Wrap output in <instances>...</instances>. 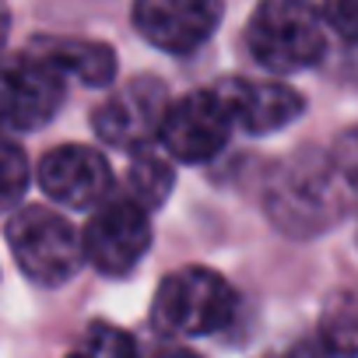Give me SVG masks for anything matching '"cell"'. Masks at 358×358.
Listing matches in <instances>:
<instances>
[{"label": "cell", "instance_id": "obj_1", "mask_svg": "<svg viewBox=\"0 0 358 358\" xmlns=\"http://www.w3.org/2000/svg\"><path fill=\"white\" fill-rule=\"evenodd\" d=\"M355 194L358 190L337 155L306 151L278 172L267 190V211L285 232L316 236L348 211Z\"/></svg>", "mask_w": 358, "mask_h": 358}, {"label": "cell", "instance_id": "obj_2", "mask_svg": "<svg viewBox=\"0 0 358 358\" xmlns=\"http://www.w3.org/2000/svg\"><path fill=\"white\" fill-rule=\"evenodd\" d=\"M246 50L271 74L306 71L327 50V18L313 0H260L246 25Z\"/></svg>", "mask_w": 358, "mask_h": 358}, {"label": "cell", "instance_id": "obj_3", "mask_svg": "<svg viewBox=\"0 0 358 358\" xmlns=\"http://www.w3.org/2000/svg\"><path fill=\"white\" fill-rule=\"evenodd\" d=\"M236 316L232 285L211 267L172 271L151 302V323L165 337H208Z\"/></svg>", "mask_w": 358, "mask_h": 358}, {"label": "cell", "instance_id": "obj_4", "mask_svg": "<svg viewBox=\"0 0 358 358\" xmlns=\"http://www.w3.org/2000/svg\"><path fill=\"white\" fill-rule=\"evenodd\" d=\"M8 243L29 281L57 288L71 281L85 260L74 225L50 208H25L8 222Z\"/></svg>", "mask_w": 358, "mask_h": 358}, {"label": "cell", "instance_id": "obj_5", "mask_svg": "<svg viewBox=\"0 0 358 358\" xmlns=\"http://www.w3.org/2000/svg\"><path fill=\"white\" fill-rule=\"evenodd\" d=\"M232 127H236V120H232L225 95L218 88H201V92L176 99L165 109L158 137H162V148L176 162L204 165L229 144Z\"/></svg>", "mask_w": 358, "mask_h": 358}, {"label": "cell", "instance_id": "obj_6", "mask_svg": "<svg viewBox=\"0 0 358 358\" xmlns=\"http://www.w3.org/2000/svg\"><path fill=\"white\" fill-rule=\"evenodd\" d=\"M64 71L36 50L0 60V120L18 130H36L57 116L67 85Z\"/></svg>", "mask_w": 358, "mask_h": 358}, {"label": "cell", "instance_id": "obj_7", "mask_svg": "<svg viewBox=\"0 0 358 358\" xmlns=\"http://www.w3.org/2000/svg\"><path fill=\"white\" fill-rule=\"evenodd\" d=\"M85 246V260L106 274V278H123L130 274L148 246H151V222H148V208H141L134 197L123 201H109L106 208H99L92 215V222L85 225L81 236Z\"/></svg>", "mask_w": 358, "mask_h": 358}, {"label": "cell", "instance_id": "obj_8", "mask_svg": "<svg viewBox=\"0 0 358 358\" xmlns=\"http://www.w3.org/2000/svg\"><path fill=\"white\" fill-rule=\"evenodd\" d=\"M165 109H169L165 85L151 74H141V78L120 85L92 113V127L106 144H113L120 151H137L158 137Z\"/></svg>", "mask_w": 358, "mask_h": 358}, {"label": "cell", "instance_id": "obj_9", "mask_svg": "<svg viewBox=\"0 0 358 358\" xmlns=\"http://www.w3.org/2000/svg\"><path fill=\"white\" fill-rule=\"evenodd\" d=\"M134 29L165 53L204 46L225 18L222 0H134Z\"/></svg>", "mask_w": 358, "mask_h": 358}, {"label": "cell", "instance_id": "obj_10", "mask_svg": "<svg viewBox=\"0 0 358 358\" xmlns=\"http://www.w3.org/2000/svg\"><path fill=\"white\" fill-rule=\"evenodd\" d=\"M39 187L64 208H95L113 190V172L95 148L60 144L39 162Z\"/></svg>", "mask_w": 358, "mask_h": 358}, {"label": "cell", "instance_id": "obj_11", "mask_svg": "<svg viewBox=\"0 0 358 358\" xmlns=\"http://www.w3.org/2000/svg\"><path fill=\"white\" fill-rule=\"evenodd\" d=\"M232 109L236 127H243L246 134H274L288 123H295L306 113V99L285 85V81H243L232 78L218 88Z\"/></svg>", "mask_w": 358, "mask_h": 358}, {"label": "cell", "instance_id": "obj_12", "mask_svg": "<svg viewBox=\"0 0 358 358\" xmlns=\"http://www.w3.org/2000/svg\"><path fill=\"white\" fill-rule=\"evenodd\" d=\"M39 57L57 64L64 74L81 78L85 85H109L116 78V53L106 43L95 39H74V36H39L32 43Z\"/></svg>", "mask_w": 358, "mask_h": 358}, {"label": "cell", "instance_id": "obj_13", "mask_svg": "<svg viewBox=\"0 0 358 358\" xmlns=\"http://www.w3.org/2000/svg\"><path fill=\"white\" fill-rule=\"evenodd\" d=\"M172 155L169 151H158L151 144L137 148L134 151V162H130V172H127V187H130V197L141 204V208H158L165 204L172 183H176V169H172Z\"/></svg>", "mask_w": 358, "mask_h": 358}, {"label": "cell", "instance_id": "obj_14", "mask_svg": "<svg viewBox=\"0 0 358 358\" xmlns=\"http://www.w3.org/2000/svg\"><path fill=\"white\" fill-rule=\"evenodd\" d=\"M320 337H323V348L334 355H358V299L355 295L334 299L327 306Z\"/></svg>", "mask_w": 358, "mask_h": 358}, {"label": "cell", "instance_id": "obj_15", "mask_svg": "<svg viewBox=\"0 0 358 358\" xmlns=\"http://www.w3.org/2000/svg\"><path fill=\"white\" fill-rule=\"evenodd\" d=\"M29 190V158L18 144L0 141V211H11Z\"/></svg>", "mask_w": 358, "mask_h": 358}, {"label": "cell", "instance_id": "obj_16", "mask_svg": "<svg viewBox=\"0 0 358 358\" xmlns=\"http://www.w3.org/2000/svg\"><path fill=\"white\" fill-rule=\"evenodd\" d=\"M81 351L88 355H134L137 344L130 334L116 330V327H106V323H92L85 341H81Z\"/></svg>", "mask_w": 358, "mask_h": 358}, {"label": "cell", "instance_id": "obj_17", "mask_svg": "<svg viewBox=\"0 0 358 358\" xmlns=\"http://www.w3.org/2000/svg\"><path fill=\"white\" fill-rule=\"evenodd\" d=\"M323 18L341 39L358 43V0H323Z\"/></svg>", "mask_w": 358, "mask_h": 358}, {"label": "cell", "instance_id": "obj_18", "mask_svg": "<svg viewBox=\"0 0 358 358\" xmlns=\"http://www.w3.org/2000/svg\"><path fill=\"white\" fill-rule=\"evenodd\" d=\"M8 29H11V15H8V4L0 0V50L8 43Z\"/></svg>", "mask_w": 358, "mask_h": 358}]
</instances>
